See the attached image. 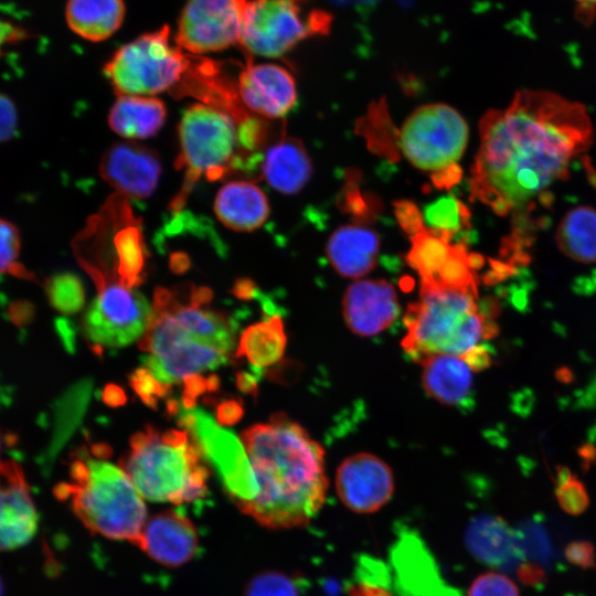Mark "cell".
Listing matches in <instances>:
<instances>
[{"mask_svg": "<svg viewBox=\"0 0 596 596\" xmlns=\"http://www.w3.org/2000/svg\"><path fill=\"white\" fill-rule=\"evenodd\" d=\"M555 497L561 509L571 514H582L589 504L585 486L565 468H558Z\"/></svg>", "mask_w": 596, "mask_h": 596, "instance_id": "36", "label": "cell"}, {"mask_svg": "<svg viewBox=\"0 0 596 596\" xmlns=\"http://www.w3.org/2000/svg\"><path fill=\"white\" fill-rule=\"evenodd\" d=\"M135 545L155 562L178 567L195 556L199 535L190 519L180 512L166 510L146 520Z\"/></svg>", "mask_w": 596, "mask_h": 596, "instance_id": "20", "label": "cell"}, {"mask_svg": "<svg viewBox=\"0 0 596 596\" xmlns=\"http://www.w3.org/2000/svg\"><path fill=\"white\" fill-rule=\"evenodd\" d=\"M18 109L14 102L0 92V143L10 140L18 129Z\"/></svg>", "mask_w": 596, "mask_h": 596, "instance_id": "39", "label": "cell"}, {"mask_svg": "<svg viewBox=\"0 0 596 596\" xmlns=\"http://www.w3.org/2000/svg\"><path fill=\"white\" fill-rule=\"evenodd\" d=\"M102 178L120 195L146 199L155 191L161 173L158 155L135 142H116L103 155Z\"/></svg>", "mask_w": 596, "mask_h": 596, "instance_id": "18", "label": "cell"}, {"mask_svg": "<svg viewBox=\"0 0 596 596\" xmlns=\"http://www.w3.org/2000/svg\"><path fill=\"white\" fill-rule=\"evenodd\" d=\"M183 391L181 402L187 409H191L196 404V398L202 393L209 391L207 377L200 374L185 376L183 380Z\"/></svg>", "mask_w": 596, "mask_h": 596, "instance_id": "41", "label": "cell"}, {"mask_svg": "<svg viewBox=\"0 0 596 596\" xmlns=\"http://www.w3.org/2000/svg\"><path fill=\"white\" fill-rule=\"evenodd\" d=\"M379 251L376 232L360 224L337 228L326 247L331 266L347 278H360L370 273L376 265Z\"/></svg>", "mask_w": 596, "mask_h": 596, "instance_id": "21", "label": "cell"}, {"mask_svg": "<svg viewBox=\"0 0 596 596\" xmlns=\"http://www.w3.org/2000/svg\"><path fill=\"white\" fill-rule=\"evenodd\" d=\"M480 143L470 192L505 216L544 202L547 190L567 178L574 160L592 146L586 107L546 91H519L503 109L480 120Z\"/></svg>", "mask_w": 596, "mask_h": 596, "instance_id": "1", "label": "cell"}, {"mask_svg": "<svg viewBox=\"0 0 596 596\" xmlns=\"http://www.w3.org/2000/svg\"><path fill=\"white\" fill-rule=\"evenodd\" d=\"M336 491L348 509L356 513L376 512L393 496L392 469L373 454H354L339 465L336 473Z\"/></svg>", "mask_w": 596, "mask_h": 596, "instance_id": "14", "label": "cell"}, {"mask_svg": "<svg viewBox=\"0 0 596 596\" xmlns=\"http://www.w3.org/2000/svg\"><path fill=\"white\" fill-rule=\"evenodd\" d=\"M129 383L141 401L151 408H157L160 398L171 392V385L159 382L146 368H139L129 375Z\"/></svg>", "mask_w": 596, "mask_h": 596, "instance_id": "37", "label": "cell"}, {"mask_svg": "<svg viewBox=\"0 0 596 596\" xmlns=\"http://www.w3.org/2000/svg\"><path fill=\"white\" fill-rule=\"evenodd\" d=\"M166 116V106L158 98L118 95L109 111L108 124L121 137L142 139L155 136L162 128Z\"/></svg>", "mask_w": 596, "mask_h": 596, "instance_id": "26", "label": "cell"}, {"mask_svg": "<svg viewBox=\"0 0 596 596\" xmlns=\"http://www.w3.org/2000/svg\"><path fill=\"white\" fill-rule=\"evenodd\" d=\"M467 596H520V592L507 575L486 572L473 579Z\"/></svg>", "mask_w": 596, "mask_h": 596, "instance_id": "38", "label": "cell"}, {"mask_svg": "<svg viewBox=\"0 0 596 596\" xmlns=\"http://www.w3.org/2000/svg\"><path fill=\"white\" fill-rule=\"evenodd\" d=\"M391 573L400 596H461L449 585L425 542L403 529L390 553Z\"/></svg>", "mask_w": 596, "mask_h": 596, "instance_id": "15", "label": "cell"}, {"mask_svg": "<svg viewBox=\"0 0 596 596\" xmlns=\"http://www.w3.org/2000/svg\"><path fill=\"white\" fill-rule=\"evenodd\" d=\"M393 586L390 567L381 560L360 555L345 589L348 596H394Z\"/></svg>", "mask_w": 596, "mask_h": 596, "instance_id": "31", "label": "cell"}, {"mask_svg": "<svg viewBox=\"0 0 596 596\" xmlns=\"http://www.w3.org/2000/svg\"><path fill=\"white\" fill-rule=\"evenodd\" d=\"M189 267V259L183 255H173L171 258V268L175 273H183Z\"/></svg>", "mask_w": 596, "mask_h": 596, "instance_id": "50", "label": "cell"}, {"mask_svg": "<svg viewBox=\"0 0 596 596\" xmlns=\"http://www.w3.org/2000/svg\"><path fill=\"white\" fill-rule=\"evenodd\" d=\"M97 297L83 317V331L94 349L121 348L142 337L152 309L138 291L109 272L89 270Z\"/></svg>", "mask_w": 596, "mask_h": 596, "instance_id": "11", "label": "cell"}, {"mask_svg": "<svg viewBox=\"0 0 596 596\" xmlns=\"http://www.w3.org/2000/svg\"><path fill=\"white\" fill-rule=\"evenodd\" d=\"M404 351L417 363L433 354L465 358L497 333L478 301L477 285L456 286L421 280L419 298L404 315Z\"/></svg>", "mask_w": 596, "mask_h": 596, "instance_id": "4", "label": "cell"}, {"mask_svg": "<svg viewBox=\"0 0 596 596\" xmlns=\"http://www.w3.org/2000/svg\"><path fill=\"white\" fill-rule=\"evenodd\" d=\"M191 56L170 41V28L143 33L120 46L104 66L118 95L150 96L177 86Z\"/></svg>", "mask_w": 596, "mask_h": 596, "instance_id": "10", "label": "cell"}, {"mask_svg": "<svg viewBox=\"0 0 596 596\" xmlns=\"http://www.w3.org/2000/svg\"><path fill=\"white\" fill-rule=\"evenodd\" d=\"M419 364L423 389L440 404L458 406L471 394L473 370L461 356L433 354L423 359Z\"/></svg>", "mask_w": 596, "mask_h": 596, "instance_id": "23", "label": "cell"}, {"mask_svg": "<svg viewBox=\"0 0 596 596\" xmlns=\"http://www.w3.org/2000/svg\"><path fill=\"white\" fill-rule=\"evenodd\" d=\"M233 292L241 299H251L255 296L256 287L249 279H240L235 283Z\"/></svg>", "mask_w": 596, "mask_h": 596, "instance_id": "49", "label": "cell"}, {"mask_svg": "<svg viewBox=\"0 0 596 596\" xmlns=\"http://www.w3.org/2000/svg\"><path fill=\"white\" fill-rule=\"evenodd\" d=\"M260 177L275 190L294 194L310 180L312 164L302 142L281 137L259 156Z\"/></svg>", "mask_w": 596, "mask_h": 596, "instance_id": "22", "label": "cell"}, {"mask_svg": "<svg viewBox=\"0 0 596 596\" xmlns=\"http://www.w3.org/2000/svg\"><path fill=\"white\" fill-rule=\"evenodd\" d=\"M3 582H2V578L0 576V596H3Z\"/></svg>", "mask_w": 596, "mask_h": 596, "instance_id": "53", "label": "cell"}, {"mask_svg": "<svg viewBox=\"0 0 596 596\" xmlns=\"http://www.w3.org/2000/svg\"><path fill=\"white\" fill-rule=\"evenodd\" d=\"M179 425L184 428L210 465L213 466L225 490L238 507L252 501L257 485L246 450L230 430L221 428L202 409L179 412Z\"/></svg>", "mask_w": 596, "mask_h": 596, "instance_id": "12", "label": "cell"}, {"mask_svg": "<svg viewBox=\"0 0 596 596\" xmlns=\"http://www.w3.org/2000/svg\"><path fill=\"white\" fill-rule=\"evenodd\" d=\"M332 23V13L312 0H248L238 45L249 57H279L305 40L329 34Z\"/></svg>", "mask_w": 596, "mask_h": 596, "instance_id": "9", "label": "cell"}, {"mask_svg": "<svg viewBox=\"0 0 596 596\" xmlns=\"http://www.w3.org/2000/svg\"><path fill=\"white\" fill-rule=\"evenodd\" d=\"M286 343L283 320L280 316L272 315L243 331L234 356H245L255 369L267 368L283 358Z\"/></svg>", "mask_w": 596, "mask_h": 596, "instance_id": "27", "label": "cell"}, {"mask_svg": "<svg viewBox=\"0 0 596 596\" xmlns=\"http://www.w3.org/2000/svg\"><path fill=\"white\" fill-rule=\"evenodd\" d=\"M237 93L247 110L268 119L284 117L297 102L296 81L286 67L251 58L238 74Z\"/></svg>", "mask_w": 596, "mask_h": 596, "instance_id": "16", "label": "cell"}, {"mask_svg": "<svg viewBox=\"0 0 596 596\" xmlns=\"http://www.w3.org/2000/svg\"><path fill=\"white\" fill-rule=\"evenodd\" d=\"M92 453H93V456L96 457V458H99V459L100 458H106L110 454V448H109V446L102 445V444L93 445L92 446Z\"/></svg>", "mask_w": 596, "mask_h": 596, "instance_id": "51", "label": "cell"}, {"mask_svg": "<svg viewBox=\"0 0 596 596\" xmlns=\"http://www.w3.org/2000/svg\"><path fill=\"white\" fill-rule=\"evenodd\" d=\"M179 141L175 168L184 172V178L180 192L169 205L173 213L181 212L200 178L214 181L246 164L235 120L213 106L194 104L183 111Z\"/></svg>", "mask_w": 596, "mask_h": 596, "instance_id": "7", "label": "cell"}, {"mask_svg": "<svg viewBox=\"0 0 596 596\" xmlns=\"http://www.w3.org/2000/svg\"><path fill=\"white\" fill-rule=\"evenodd\" d=\"M453 236L422 227L411 236L412 246L406 260L422 279L432 278L454 253Z\"/></svg>", "mask_w": 596, "mask_h": 596, "instance_id": "30", "label": "cell"}, {"mask_svg": "<svg viewBox=\"0 0 596 596\" xmlns=\"http://www.w3.org/2000/svg\"><path fill=\"white\" fill-rule=\"evenodd\" d=\"M424 220L429 230L454 237L470 225V212L457 198L447 195L426 206Z\"/></svg>", "mask_w": 596, "mask_h": 596, "instance_id": "32", "label": "cell"}, {"mask_svg": "<svg viewBox=\"0 0 596 596\" xmlns=\"http://www.w3.org/2000/svg\"><path fill=\"white\" fill-rule=\"evenodd\" d=\"M214 212L220 222L228 228L251 232L267 220L269 205L265 193L256 184L233 181L219 190Z\"/></svg>", "mask_w": 596, "mask_h": 596, "instance_id": "24", "label": "cell"}, {"mask_svg": "<svg viewBox=\"0 0 596 596\" xmlns=\"http://www.w3.org/2000/svg\"><path fill=\"white\" fill-rule=\"evenodd\" d=\"M21 245L19 228L0 217V275L34 280L35 276L20 262Z\"/></svg>", "mask_w": 596, "mask_h": 596, "instance_id": "34", "label": "cell"}, {"mask_svg": "<svg viewBox=\"0 0 596 596\" xmlns=\"http://www.w3.org/2000/svg\"><path fill=\"white\" fill-rule=\"evenodd\" d=\"M125 15L124 0H67L65 7L68 28L91 42L110 38L121 26Z\"/></svg>", "mask_w": 596, "mask_h": 596, "instance_id": "25", "label": "cell"}, {"mask_svg": "<svg viewBox=\"0 0 596 596\" xmlns=\"http://www.w3.org/2000/svg\"><path fill=\"white\" fill-rule=\"evenodd\" d=\"M46 290L52 305L64 313H74L84 305V288L72 274H61L47 281Z\"/></svg>", "mask_w": 596, "mask_h": 596, "instance_id": "35", "label": "cell"}, {"mask_svg": "<svg viewBox=\"0 0 596 596\" xmlns=\"http://www.w3.org/2000/svg\"><path fill=\"white\" fill-rule=\"evenodd\" d=\"M70 479L54 493L67 501L74 514L94 534L136 544L147 517L143 498L130 479L109 462L81 449L73 457Z\"/></svg>", "mask_w": 596, "mask_h": 596, "instance_id": "5", "label": "cell"}, {"mask_svg": "<svg viewBox=\"0 0 596 596\" xmlns=\"http://www.w3.org/2000/svg\"><path fill=\"white\" fill-rule=\"evenodd\" d=\"M519 576L524 583L535 584L542 581L543 574L534 564H523L519 568Z\"/></svg>", "mask_w": 596, "mask_h": 596, "instance_id": "47", "label": "cell"}, {"mask_svg": "<svg viewBox=\"0 0 596 596\" xmlns=\"http://www.w3.org/2000/svg\"><path fill=\"white\" fill-rule=\"evenodd\" d=\"M305 587V579L301 576L279 571H264L248 581L244 596H304Z\"/></svg>", "mask_w": 596, "mask_h": 596, "instance_id": "33", "label": "cell"}, {"mask_svg": "<svg viewBox=\"0 0 596 596\" xmlns=\"http://www.w3.org/2000/svg\"><path fill=\"white\" fill-rule=\"evenodd\" d=\"M561 252L579 263L596 262V210L579 206L571 210L556 232Z\"/></svg>", "mask_w": 596, "mask_h": 596, "instance_id": "29", "label": "cell"}, {"mask_svg": "<svg viewBox=\"0 0 596 596\" xmlns=\"http://www.w3.org/2000/svg\"><path fill=\"white\" fill-rule=\"evenodd\" d=\"M195 302L192 288L181 299L179 290H155L152 312L138 347L148 353L146 369L163 384L216 369L236 347V323L224 313Z\"/></svg>", "mask_w": 596, "mask_h": 596, "instance_id": "3", "label": "cell"}, {"mask_svg": "<svg viewBox=\"0 0 596 596\" xmlns=\"http://www.w3.org/2000/svg\"><path fill=\"white\" fill-rule=\"evenodd\" d=\"M25 36L24 30L0 19V55L7 45L23 40Z\"/></svg>", "mask_w": 596, "mask_h": 596, "instance_id": "44", "label": "cell"}, {"mask_svg": "<svg viewBox=\"0 0 596 596\" xmlns=\"http://www.w3.org/2000/svg\"><path fill=\"white\" fill-rule=\"evenodd\" d=\"M39 514L22 467L0 458V552L26 544L34 536Z\"/></svg>", "mask_w": 596, "mask_h": 596, "instance_id": "17", "label": "cell"}, {"mask_svg": "<svg viewBox=\"0 0 596 596\" xmlns=\"http://www.w3.org/2000/svg\"><path fill=\"white\" fill-rule=\"evenodd\" d=\"M3 439H4V436H3V433L0 429V458H1V451H2V448H3Z\"/></svg>", "mask_w": 596, "mask_h": 596, "instance_id": "52", "label": "cell"}, {"mask_svg": "<svg viewBox=\"0 0 596 596\" xmlns=\"http://www.w3.org/2000/svg\"><path fill=\"white\" fill-rule=\"evenodd\" d=\"M468 141L462 116L445 104H428L415 109L404 121L400 146L404 157L417 169L429 172L437 187H449L460 178L456 164Z\"/></svg>", "mask_w": 596, "mask_h": 596, "instance_id": "8", "label": "cell"}, {"mask_svg": "<svg viewBox=\"0 0 596 596\" xmlns=\"http://www.w3.org/2000/svg\"><path fill=\"white\" fill-rule=\"evenodd\" d=\"M102 398L105 404L111 407H118L127 402L125 391L116 384H107L102 393Z\"/></svg>", "mask_w": 596, "mask_h": 596, "instance_id": "45", "label": "cell"}, {"mask_svg": "<svg viewBox=\"0 0 596 596\" xmlns=\"http://www.w3.org/2000/svg\"><path fill=\"white\" fill-rule=\"evenodd\" d=\"M400 305L392 284L384 279H359L342 298V315L349 330L361 337L375 336L397 318Z\"/></svg>", "mask_w": 596, "mask_h": 596, "instance_id": "19", "label": "cell"}, {"mask_svg": "<svg viewBox=\"0 0 596 596\" xmlns=\"http://www.w3.org/2000/svg\"><path fill=\"white\" fill-rule=\"evenodd\" d=\"M143 499L175 505L202 499L209 470L185 429L162 434L152 426L130 438V449L119 461Z\"/></svg>", "mask_w": 596, "mask_h": 596, "instance_id": "6", "label": "cell"}, {"mask_svg": "<svg viewBox=\"0 0 596 596\" xmlns=\"http://www.w3.org/2000/svg\"><path fill=\"white\" fill-rule=\"evenodd\" d=\"M465 542L473 556L492 566L507 563L513 553L510 529L496 517L475 518L466 530Z\"/></svg>", "mask_w": 596, "mask_h": 596, "instance_id": "28", "label": "cell"}, {"mask_svg": "<svg viewBox=\"0 0 596 596\" xmlns=\"http://www.w3.org/2000/svg\"><path fill=\"white\" fill-rule=\"evenodd\" d=\"M577 3L576 17L585 25L596 19V0H575Z\"/></svg>", "mask_w": 596, "mask_h": 596, "instance_id": "46", "label": "cell"}, {"mask_svg": "<svg viewBox=\"0 0 596 596\" xmlns=\"http://www.w3.org/2000/svg\"><path fill=\"white\" fill-rule=\"evenodd\" d=\"M566 560L583 570L596 566V552L592 543L587 541H575L565 547Z\"/></svg>", "mask_w": 596, "mask_h": 596, "instance_id": "40", "label": "cell"}, {"mask_svg": "<svg viewBox=\"0 0 596 596\" xmlns=\"http://www.w3.org/2000/svg\"><path fill=\"white\" fill-rule=\"evenodd\" d=\"M257 485L256 497L237 508L273 530L306 526L324 503V450L284 413L241 434Z\"/></svg>", "mask_w": 596, "mask_h": 596, "instance_id": "2", "label": "cell"}, {"mask_svg": "<svg viewBox=\"0 0 596 596\" xmlns=\"http://www.w3.org/2000/svg\"><path fill=\"white\" fill-rule=\"evenodd\" d=\"M248 0H185L174 33V43L200 55L238 44Z\"/></svg>", "mask_w": 596, "mask_h": 596, "instance_id": "13", "label": "cell"}, {"mask_svg": "<svg viewBox=\"0 0 596 596\" xmlns=\"http://www.w3.org/2000/svg\"><path fill=\"white\" fill-rule=\"evenodd\" d=\"M396 215L402 227L412 235L423 227L421 214L417 207L409 202L403 201L397 203Z\"/></svg>", "mask_w": 596, "mask_h": 596, "instance_id": "42", "label": "cell"}, {"mask_svg": "<svg viewBox=\"0 0 596 596\" xmlns=\"http://www.w3.org/2000/svg\"><path fill=\"white\" fill-rule=\"evenodd\" d=\"M244 414L243 405L235 400H227L216 407V419L221 425H234Z\"/></svg>", "mask_w": 596, "mask_h": 596, "instance_id": "43", "label": "cell"}, {"mask_svg": "<svg viewBox=\"0 0 596 596\" xmlns=\"http://www.w3.org/2000/svg\"><path fill=\"white\" fill-rule=\"evenodd\" d=\"M236 385L244 393H257V381L253 374H248L246 372H238L236 375Z\"/></svg>", "mask_w": 596, "mask_h": 596, "instance_id": "48", "label": "cell"}]
</instances>
